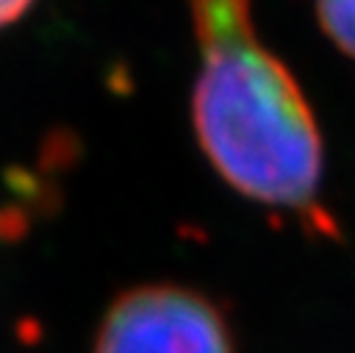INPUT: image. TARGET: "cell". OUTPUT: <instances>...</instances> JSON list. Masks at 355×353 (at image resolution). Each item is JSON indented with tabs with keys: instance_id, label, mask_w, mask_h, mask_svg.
Listing matches in <instances>:
<instances>
[{
	"instance_id": "obj_2",
	"label": "cell",
	"mask_w": 355,
	"mask_h": 353,
	"mask_svg": "<svg viewBox=\"0 0 355 353\" xmlns=\"http://www.w3.org/2000/svg\"><path fill=\"white\" fill-rule=\"evenodd\" d=\"M92 353H236L222 306L183 284H139L100 317Z\"/></svg>"
},
{
	"instance_id": "obj_3",
	"label": "cell",
	"mask_w": 355,
	"mask_h": 353,
	"mask_svg": "<svg viewBox=\"0 0 355 353\" xmlns=\"http://www.w3.org/2000/svg\"><path fill=\"white\" fill-rule=\"evenodd\" d=\"M316 22L338 53L355 58V0H313Z\"/></svg>"
},
{
	"instance_id": "obj_1",
	"label": "cell",
	"mask_w": 355,
	"mask_h": 353,
	"mask_svg": "<svg viewBox=\"0 0 355 353\" xmlns=\"http://www.w3.org/2000/svg\"><path fill=\"white\" fill-rule=\"evenodd\" d=\"M200 69L191 128L205 161L252 203L336 233L322 206L324 142L288 64L261 44L250 0H191Z\"/></svg>"
},
{
	"instance_id": "obj_4",
	"label": "cell",
	"mask_w": 355,
	"mask_h": 353,
	"mask_svg": "<svg viewBox=\"0 0 355 353\" xmlns=\"http://www.w3.org/2000/svg\"><path fill=\"white\" fill-rule=\"evenodd\" d=\"M36 0H0V28H8L11 22H17Z\"/></svg>"
}]
</instances>
